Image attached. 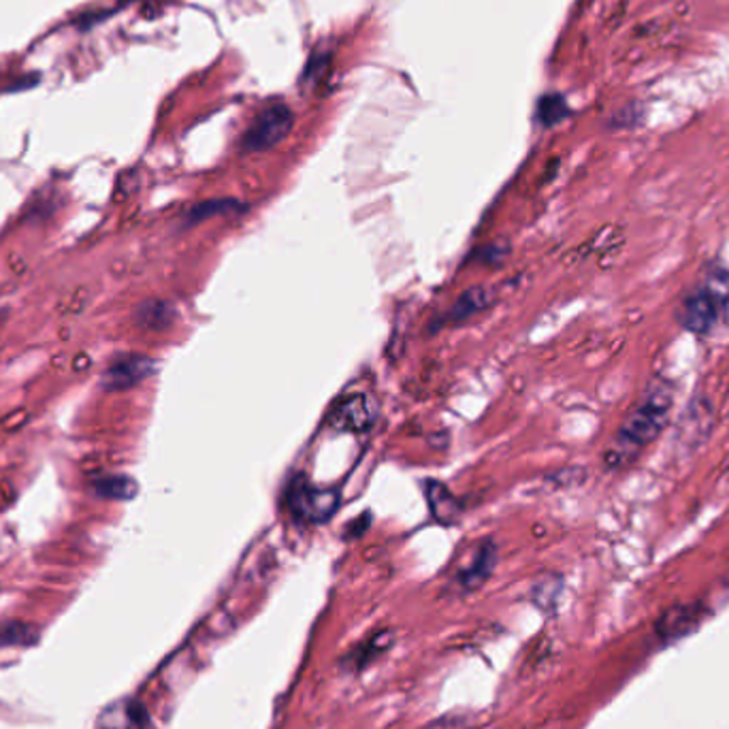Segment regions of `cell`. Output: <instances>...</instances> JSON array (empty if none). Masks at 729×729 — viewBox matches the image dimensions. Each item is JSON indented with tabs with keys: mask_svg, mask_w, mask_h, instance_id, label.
<instances>
[{
	"mask_svg": "<svg viewBox=\"0 0 729 729\" xmlns=\"http://www.w3.org/2000/svg\"><path fill=\"white\" fill-rule=\"evenodd\" d=\"M672 403H674V389L668 382H654L648 386L645 397L628 414L617 433V440L610 450L614 465L628 463L663 431Z\"/></svg>",
	"mask_w": 729,
	"mask_h": 729,
	"instance_id": "1",
	"label": "cell"
},
{
	"mask_svg": "<svg viewBox=\"0 0 729 729\" xmlns=\"http://www.w3.org/2000/svg\"><path fill=\"white\" fill-rule=\"evenodd\" d=\"M293 124H294L293 110H290L286 102L282 101L269 102V105L254 118V122L250 124L246 135H243L242 147L246 152L271 150V147H276L280 141L286 139Z\"/></svg>",
	"mask_w": 729,
	"mask_h": 729,
	"instance_id": "2",
	"label": "cell"
},
{
	"mask_svg": "<svg viewBox=\"0 0 729 729\" xmlns=\"http://www.w3.org/2000/svg\"><path fill=\"white\" fill-rule=\"evenodd\" d=\"M293 512L310 523H327L339 510V493L335 488H316L305 478L293 482L288 495Z\"/></svg>",
	"mask_w": 729,
	"mask_h": 729,
	"instance_id": "3",
	"label": "cell"
},
{
	"mask_svg": "<svg viewBox=\"0 0 729 729\" xmlns=\"http://www.w3.org/2000/svg\"><path fill=\"white\" fill-rule=\"evenodd\" d=\"M679 321L691 333L708 335L715 331V327L719 324V316H716L713 301H710L702 284L685 294L679 310Z\"/></svg>",
	"mask_w": 729,
	"mask_h": 729,
	"instance_id": "4",
	"label": "cell"
},
{
	"mask_svg": "<svg viewBox=\"0 0 729 729\" xmlns=\"http://www.w3.org/2000/svg\"><path fill=\"white\" fill-rule=\"evenodd\" d=\"M373 408L364 395H350L341 399L329 414V425L338 431L364 433L373 425Z\"/></svg>",
	"mask_w": 729,
	"mask_h": 729,
	"instance_id": "5",
	"label": "cell"
},
{
	"mask_svg": "<svg viewBox=\"0 0 729 729\" xmlns=\"http://www.w3.org/2000/svg\"><path fill=\"white\" fill-rule=\"evenodd\" d=\"M147 710L133 698L118 699L99 716V729H147Z\"/></svg>",
	"mask_w": 729,
	"mask_h": 729,
	"instance_id": "6",
	"label": "cell"
},
{
	"mask_svg": "<svg viewBox=\"0 0 729 729\" xmlns=\"http://www.w3.org/2000/svg\"><path fill=\"white\" fill-rule=\"evenodd\" d=\"M154 363L150 358L144 356H127L119 358L118 363H113L110 367V372L105 375L107 386L111 389H128V386L139 384L141 380H145L147 375L152 373Z\"/></svg>",
	"mask_w": 729,
	"mask_h": 729,
	"instance_id": "7",
	"label": "cell"
},
{
	"mask_svg": "<svg viewBox=\"0 0 729 729\" xmlns=\"http://www.w3.org/2000/svg\"><path fill=\"white\" fill-rule=\"evenodd\" d=\"M426 504H429V510L433 518L437 523H454L461 514V504L452 497V493L444 487L442 482H426Z\"/></svg>",
	"mask_w": 729,
	"mask_h": 729,
	"instance_id": "8",
	"label": "cell"
},
{
	"mask_svg": "<svg viewBox=\"0 0 729 729\" xmlns=\"http://www.w3.org/2000/svg\"><path fill=\"white\" fill-rule=\"evenodd\" d=\"M495 563H497V549H495V544L493 542L482 544V549L478 550L471 566L461 574V584H463L465 589H478V586L487 583V578L491 576Z\"/></svg>",
	"mask_w": 729,
	"mask_h": 729,
	"instance_id": "9",
	"label": "cell"
},
{
	"mask_svg": "<svg viewBox=\"0 0 729 729\" xmlns=\"http://www.w3.org/2000/svg\"><path fill=\"white\" fill-rule=\"evenodd\" d=\"M698 623H699L698 606H679L663 614L657 625V631L663 637H681L685 636L687 631H691V628H696Z\"/></svg>",
	"mask_w": 729,
	"mask_h": 729,
	"instance_id": "10",
	"label": "cell"
},
{
	"mask_svg": "<svg viewBox=\"0 0 729 729\" xmlns=\"http://www.w3.org/2000/svg\"><path fill=\"white\" fill-rule=\"evenodd\" d=\"M135 318L136 324H139L141 329H145V331H162V329H167L169 324L173 322L175 312L167 301L152 299L136 307Z\"/></svg>",
	"mask_w": 729,
	"mask_h": 729,
	"instance_id": "11",
	"label": "cell"
},
{
	"mask_svg": "<svg viewBox=\"0 0 729 729\" xmlns=\"http://www.w3.org/2000/svg\"><path fill=\"white\" fill-rule=\"evenodd\" d=\"M702 286L708 293L710 301H713L719 322L729 327V271L727 269H713L706 276Z\"/></svg>",
	"mask_w": 729,
	"mask_h": 729,
	"instance_id": "12",
	"label": "cell"
},
{
	"mask_svg": "<svg viewBox=\"0 0 729 729\" xmlns=\"http://www.w3.org/2000/svg\"><path fill=\"white\" fill-rule=\"evenodd\" d=\"M491 305V293H488L484 286H474L470 290H465L461 297L454 301L452 310H450V321L452 322H463L467 318L476 316L478 312H484Z\"/></svg>",
	"mask_w": 729,
	"mask_h": 729,
	"instance_id": "13",
	"label": "cell"
},
{
	"mask_svg": "<svg viewBox=\"0 0 729 729\" xmlns=\"http://www.w3.org/2000/svg\"><path fill=\"white\" fill-rule=\"evenodd\" d=\"M243 205L233 201V198H214V201H203L195 205V207L188 212V224H197V222L209 220L214 215H226V214H237L242 212Z\"/></svg>",
	"mask_w": 729,
	"mask_h": 729,
	"instance_id": "14",
	"label": "cell"
},
{
	"mask_svg": "<svg viewBox=\"0 0 729 729\" xmlns=\"http://www.w3.org/2000/svg\"><path fill=\"white\" fill-rule=\"evenodd\" d=\"M136 491H139V488H136V482L128 476H107L96 482V493L107 499L127 501L133 499Z\"/></svg>",
	"mask_w": 729,
	"mask_h": 729,
	"instance_id": "15",
	"label": "cell"
},
{
	"mask_svg": "<svg viewBox=\"0 0 729 729\" xmlns=\"http://www.w3.org/2000/svg\"><path fill=\"white\" fill-rule=\"evenodd\" d=\"M567 113H569V110H567L566 99H563V96H557V94L544 96L538 105V118H540V122L546 124V127H552V124L561 122Z\"/></svg>",
	"mask_w": 729,
	"mask_h": 729,
	"instance_id": "16",
	"label": "cell"
},
{
	"mask_svg": "<svg viewBox=\"0 0 729 729\" xmlns=\"http://www.w3.org/2000/svg\"><path fill=\"white\" fill-rule=\"evenodd\" d=\"M34 640V628L24 623H7L0 628V646L31 645Z\"/></svg>",
	"mask_w": 729,
	"mask_h": 729,
	"instance_id": "17",
	"label": "cell"
},
{
	"mask_svg": "<svg viewBox=\"0 0 729 729\" xmlns=\"http://www.w3.org/2000/svg\"><path fill=\"white\" fill-rule=\"evenodd\" d=\"M88 305V290L77 288L75 293H71L68 297L58 305V314L60 316H79Z\"/></svg>",
	"mask_w": 729,
	"mask_h": 729,
	"instance_id": "18",
	"label": "cell"
},
{
	"mask_svg": "<svg viewBox=\"0 0 729 729\" xmlns=\"http://www.w3.org/2000/svg\"><path fill=\"white\" fill-rule=\"evenodd\" d=\"M26 423H28V409H15V412H9L7 416H4L0 426H3L4 431L15 433V431H20Z\"/></svg>",
	"mask_w": 729,
	"mask_h": 729,
	"instance_id": "19",
	"label": "cell"
},
{
	"mask_svg": "<svg viewBox=\"0 0 729 729\" xmlns=\"http://www.w3.org/2000/svg\"><path fill=\"white\" fill-rule=\"evenodd\" d=\"M90 367V356L88 355H77L75 361H73V369L75 372H85Z\"/></svg>",
	"mask_w": 729,
	"mask_h": 729,
	"instance_id": "20",
	"label": "cell"
}]
</instances>
